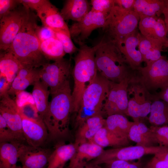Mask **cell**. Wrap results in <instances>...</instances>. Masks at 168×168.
<instances>
[{
  "label": "cell",
  "mask_w": 168,
  "mask_h": 168,
  "mask_svg": "<svg viewBox=\"0 0 168 168\" xmlns=\"http://www.w3.org/2000/svg\"><path fill=\"white\" fill-rule=\"evenodd\" d=\"M146 168H168V148L164 147L146 164Z\"/></svg>",
  "instance_id": "e575fe53"
},
{
  "label": "cell",
  "mask_w": 168,
  "mask_h": 168,
  "mask_svg": "<svg viewBox=\"0 0 168 168\" xmlns=\"http://www.w3.org/2000/svg\"><path fill=\"white\" fill-rule=\"evenodd\" d=\"M128 104L127 116L131 117L134 122H142L150 114L152 100V94L139 83L131 82L128 90Z\"/></svg>",
  "instance_id": "ba28073f"
},
{
  "label": "cell",
  "mask_w": 168,
  "mask_h": 168,
  "mask_svg": "<svg viewBox=\"0 0 168 168\" xmlns=\"http://www.w3.org/2000/svg\"><path fill=\"white\" fill-rule=\"evenodd\" d=\"M18 142L0 143V168H16L18 160Z\"/></svg>",
  "instance_id": "f1b7e54d"
},
{
  "label": "cell",
  "mask_w": 168,
  "mask_h": 168,
  "mask_svg": "<svg viewBox=\"0 0 168 168\" xmlns=\"http://www.w3.org/2000/svg\"><path fill=\"white\" fill-rule=\"evenodd\" d=\"M102 44L96 50L95 61L98 73L109 80L119 83L133 79L136 71L132 69L116 44L104 37Z\"/></svg>",
  "instance_id": "277c9868"
},
{
  "label": "cell",
  "mask_w": 168,
  "mask_h": 168,
  "mask_svg": "<svg viewBox=\"0 0 168 168\" xmlns=\"http://www.w3.org/2000/svg\"><path fill=\"white\" fill-rule=\"evenodd\" d=\"M104 150V148L92 141L80 144L69 161L68 168L92 161L99 156Z\"/></svg>",
  "instance_id": "7402d4cb"
},
{
  "label": "cell",
  "mask_w": 168,
  "mask_h": 168,
  "mask_svg": "<svg viewBox=\"0 0 168 168\" xmlns=\"http://www.w3.org/2000/svg\"><path fill=\"white\" fill-rule=\"evenodd\" d=\"M159 146L168 148V125L150 127Z\"/></svg>",
  "instance_id": "74e56055"
},
{
  "label": "cell",
  "mask_w": 168,
  "mask_h": 168,
  "mask_svg": "<svg viewBox=\"0 0 168 168\" xmlns=\"http://www.w3.org/2000/svg\"><path fill=\"white\" fill-rule=\"evenodd\" d=\"M50 94L51 100L42 120L48 131V139L58 140L66 138L69 134L70 117L73 113L72 92L69 80Z\"/></svg>",
  "instance_id": "6da1fadb"
},
{
  "label": "cell",
  "mask_w": 168,
  "mask_h": 168,
  "mask_svg": "<svg viewBox=\"0 0 168 168\" xmlns=\"http://www.w3.org/2000/svg\"><path fill=\"white\" fill-rule=\"evenodd\" d=\"M148 120L151 126L168 125V103L159 99L153 100Z\"/></svg>",
  "instance_id": "1f68e13d"
},
{
  "label": "cell",
  "mask_w": 168,
  "mask_h": 168,
  "mask_svg": "<svg viewBox=\"0 0 168 168\" xmlns=\"http://www.w3.org/2000/svg\"><path fill=\"white\" fill-rule=\"evenodd\" d=\"M167 30V39L168 40V24H166Z\"/></svg>",
  "instance_id": "681fc988"
},
{
  "label": "cell",
  "mask_w": 168,
  "mask_h": 168,
  "mask_svg": "<svg viewBox=\"0 0 168 168\" xmlns=\"http://www.w3.org/2000/svg\"><path fill=\"white\" fill-rule=\"evenodd\" d=\"M30 11L23 6L15 9L0 19V49L8 50L28 17Z\"/></svg>",
  "instance_id": "9c48e42d"
},
{
  "label": "cell",
  "mask_w": 168,
  "mask_h": 168,
  "mask_svg": "<svg viewBox=\"0 0 168 168\" xmlns=\"http://www.w3.org/2000/svg\"><path fill=\"white\" fill-rule=\"evenodd\" d=\"M70 168H103L100 165L95 164L91 161L89 162L81 164Z\"/></svg>",
  "instance_id": "7dc6e473"
},
{
  "label": "cell",
  "mask_w": 168,
  "mask_h": 168,
  "mask_svg": "<svg viewBox=\"0 0 168 168\" xmlns=\"http://www.w3.org/2000/svg\"><path fill=\"white\" fill-rule=\"evenodd\" d=\"M48 149L21 143L18 151V160L25 168H45L51 153Z\"/></svg>",
  "instance_id": "2e32d148"
},
{
  "label": "cell",
  "mask_w": 168,
  "mask_h": 168,
  "mask_svg": "<svg viewBox=\"0 0 168 168\" xmlns=\"http://www.w3.org/2000/svg\"><path fill=\"white\" fill-rule=\"evenodd\" d=\"M141 34L137 29L116 43L126 62L134 71L137 70L143 62L139 46Z\"/></svg>",
  "instance_id": "e0dca14e"
},
{
  "label": "cell",
  "mask_w": 168,
  "mask_h": 168,
  "mask_svg": "<svg viewBox=\"0 0 168 168\" xmlns=\"http://www.w3.org/2000/svg\"><path fill=\"white\" fill-rule=\"evenodd\" d=\"M23 134L28 144L35 147H41L48 139L47 128L39 117L28 116L20 107Z\"/></svg>",
  "instance_id": "5bb4252c"
},
{
  "label": "cell",
  "mask_w": 168,
  "mask_h": 168,
  "mask_svg": "<svg viewBox=\"0 0 168 168\" xmlns=\"http://www.w3.org/2000/svg\"><path fill=\"white\" fill-rule=\"evenodd\" d=\"M20 142L0 114V142ZM22 143V142H21Z\"/></svg>",
  "instance_id": "8d00e7d4"
},
{
  "label": "cell",
  "mask_w": 168,
  "mask_h": 168,
  "mask_svg": "<svg viewBox=\"0 0 168 168\" xmlns=\"http://www.w3.org/2000/svg\"><path fill=\"white\" fill-rule=\"evenodd\" d=\"M103 41L102 38L92 47L89 46L84 43L78 44L79 47L74 58L75 64L72 70L74 80L72 92L73 113H76L77 111L84 92L98 74L95 54Z\"/></svg>",
  "instance_id": "3957f363"
},
{
  "label": "cell",
  "mask_w": 168,
  "mask_h": 168,
  "mask_svg": "<svg viewBox=\"0 0 168 168\" xmlns=\"http://www.w3.org/2000/svg\"><path fill=\"white\" fill-rule=\"evenodd\" d=\"M41 51L48 61H56L63 58L66 54L60 42L56 37H53L40 42Z\"/></svg>",
  "instance_id": "d6a6232c"
},
{
  "label": "cell",
  "mask_w": 168,
  "mask_h": 168,
  "mask_svg": "<svg viewBox=\"0 0 168 168\" xmlns=\"http://www.w3.org/2000/svg\"><path fill=\"white\" fill-rule=\"evenodd\" d=\"M40 69L23 67L12 83L8 94L16 95L40 80Z\"/></svg>",
  "instance_id": "44dd1931"
},
{
  "label": "cell",
  "mask_w": 168,
  "mask_h": 168,
  "mask_svg": "<svg viewBox=\"0 0 168 168\" xmlns=\"http://www.w3.org/2000/svg\"><path fill=\"white\" fill-rule=\"evenodd\" d=\"M152 101L155 100H161L168 103V87L161 90L159 92L152 94Z\"/></svg>",
  "instance_id": "bcb514c9"
},
{
  "label": "cell",
  "mask_w": 168,
  "mask_h": 168,
  "mask_svg": "<svg viewBox=\"0 0 168 168\" xmlns=\"http://www.w3.org/2000/svg\"><path fill=\"white\" fill-rule=\"evenodd\" d=\"M35 33L40 42L55 37L54 32L52 29L43 25L42 26H36Z\"/></svg>",
  "instance_id": "b9f144b4"
},
{
  "label": "cell",
  "mask_w": 168,
  "mask_h": 168,
  "mask_svg": "<svg viewBox=\"0 0 168 168\" xmlns=\"http://www.w3.org/2000/svg\"><path fill=\"white\" fill-rule=\"evenodd\" d=\"M139 19V15L134 10H126L114 3L102 28L107 38L116 43L137 29Z\"/></svg>",
  "instance_id": "8992f818"
},
{
  "label": "cell",
  "mask_w": 168,
  "mask_h": 168,
  "mask_svg": "<svg viewBox=\"0 0 168 168\" xmlns=\"http://www.w3.org/2000/svg\"><path fill=\"white\" fill-rule=\"evenodd\" d=\"M105 119L101 114L86 120L77 128L74 143L77 147L80 144L91 141L97 132L105 126Z\"/></svg>",
  "instance_id": "ffe728a7"
},
{
  "label": "cell",
  "mask_w": 168,
  "mask_h": 168,
  "mask_svg": "<svg viewBox=\"0 0 168 168\" xmlns=\"http://www.w3.org/2000/svg\"><path fill=\"white\" fill-rule=\"evenodd\" d=\"M11 85L6 77L0 73V97L8 93Z\"/></svg>",
  "instance_id": "ee69618b"
},
{
  "label": "cell",
  "mask_w": 168,
  "mask_h": 168,
  "mask_svg": "<svg viewBox=\"0 0 168 168\" xmlns=\"http://www.w3.org/2000/svg\"><path fill=\"white\" fill-rule=\"evenodd\" d=\"M91 10L108 16L114 5V0H91Z\"/></svg>",
  "instance_id": "f35d334b"
},
{
  "label": "cell",
  "mask_w": 168,
  "mask_h": 168,
  "mask_svg": "<svg viewBox=\"0 0 168 168\" xmlns=\"http://www.w3.org/2000/svg\"><path fill=\"white\" fill-rule=\"evenodd\" d=\"M42 25L53 30H62L69 32V28L58 9L50 2H47L36 11Z\"/></svg>",
  "instance_id": "d6986e66"
},
{
  "label": "cell",
  "mask_w": 168,
  "mask_h": 168,
  "mask_svg": "<svg viewBox=\"0 0 168 168\" xmlns=\"http://www.w3.org/2000/svg\"><path fill=\"white\" fill-rule=\"evenodd\" d=\"M91 7L86 0H67L65 2L60 13L65 20L75 22L81 21L91 11Z\"/></svg>",
  "instance_id": "cb8c5ba5"
},
{
  "label": "cell",
  "mask_w": 168,
  "mask_h": 168,
  "mask_svg": "<svg viewBox=\"0 0 168 168\" xmlns=\"http://www.w3.org/2000/svg\"><path fill=\"white\" fill-rule=\"evenodd\" d=\"M129 140L128 138L117 136L104 126L97 132L91 141L103 148L108 147L117 148L130 146Z\"/></svg>",
  "instance_id": "4316f807"
},
{
  "label": "cell",
  "mask_w": 168,
  "mask_h": 168,
  "mask_svg": "<svg viewBox=\"0 0 168 168\" xmlns=\"http://www.w3.org/2000/svg\"><path fill=\"white\" fill-rule=\"evenodd\" d=\"M165 7L163 11L164 16V21L166 24H168V0H165Z\"/></svg>",
  "instance_id": "c3c4849f"
},
{
  "label": "cell",
  "mask_w": 168,
  "mask_h": 168,
  "mask_svg": "<svg viewBox=\"0 0 168 168\" xmlns=\"http://www.w3.org/2000/svg\"><path fill=\"white\" fill-rule=\"evenodd\" d=\"M164 44L159 40L147 38L140 35L139 46L142 57L152 49L158 47H164Z\"/></svg>",
  "instance_id": "ab89813d"
},
{
  "label": "cell",
  "mask_w": 168,
  "mask_h": 168,
  "mask_svg": "<svg viewBox=\"0 0 168 168\" xmlns=\"http://www.w3.org/2000/svg\"><path fill=\"white\" fill-rule=\"evenodd\" d=\"M16 168H25L22 166H17Z\"/></svg>",
  "instance_id": "f907efd6"
},
{
  "label": "cell",
  "mask_w": 168,
  "mask_h": 168,
  "mask_svg": "<svg viewBox=\"0 0 168 168\" xmlns=\"http://www.w3.org/2000/svg\"><path fill=\"white\" fill-rule=\"evenodd\" d=\"M128 138L137 145L147 147L158 146L154 134L150 127L143 122H133L129 130Z\"/></svg>",
  "instance_id": "603a6c76"
},
{
  "label": "cell",
  "mask_w": 168,
  "mask_h": 168,
  "mask_svg": "<svg viewBox=\"0 0 168 168\" xmlns=\"http://www.w3.org/2000/svg\"><path fill=\"white\" fill-rule=\"evenodd\" d=\"M164 147L157 146L147 147L136 145L104 150L100 155L91 162L100 165L116 160L127 161L139 159L147 154H154L161 151Z\"/></svg>",
  "instance_id": "30bf717a"
},
{
  "label": "cell",
  "mask_w": 168,
  "mask_h": 168,
  "mask_svg": "<svg viewBox=\"0 0 168 168\" xmlns=\"http://www.w3.org/2000/svg\"><path fill=\"white\" fill-rule=\"evenodd\" d=\"M165 7V0H135L134 11L140 17H160Z\"/></svg>",
  "instance_id": "83f0119b"
},
{
  "label": "cell",
  "mask_w": 168,
  "mask_h": 168,
  "mask_svg": "<svg viewBox=\"0 0 168 168\" xmlns=\"http://www.w3.org/2000/svg\"><path fill=\"white\" fill-rule=\"evenodd\" d=\"M0 114L21 142H26L22 130L20 108L8 93L0 97Z\"/></svg>",
  "instance_id": "9a60e30c"
},
{
  "label": "cell",
  "mask_w": 168,
  "mask_h": 168,
  "mask_svg": "<svg viewBox=\"0 0 168 168\" xmlns=\"http://www.w3.org/2000/svg\"><path fill=\"white\" fill-rule=\"evenodd\" d=\"M0 53V73L4 75L12 84L20 70L23 67L19 61L9 50Z\"/></svg>",
  "instance_id": "484cf974"
},
{
  "label": "cell",
  "mask_w": 168,
  "mask_h": 168,
  "mask_svg": "<svg viewBox=\"0 0 168 168\" xmlns=\"http://www.w3.org/2000/svg\"><path fill=\"white\" fill-rule=\"evenodd\" d=\"M104 164V168H146V165L141 159L136 162L121 160H113Z\"/></svg>",
  "instance_id": "d590c367"
},
{
  "label": "cell",
  "mask_w": 168,
  "mask_h": 168,
  "mask_svg": "<svg viewBox=\"0 0 168 168\" xmlns=\"http://www.w3.org/2000/svg\"><path fill=\"white\" fill-rule=\"evenodd\" d=\"M35 15L30 12L8 50L23 67L38 68L48 61L42 54L35 33Z\"/></svg>",
  "instance_id": "7a4b0ae2"
},
{
  "label": "cell",
  "mask_w": 168,
  "mask_h": 168,
  "mask_svg": "<svg viewBox=\"0 0 168 168\" xmlns=\"http://www.w3.org/2000/svg\"><path fill=\"white\" fill-rule=\"evenodd\" d=\"M138 23L142 35L159 40L164 45L167 39V30L164 20L160 17H140Z\"/></svg>",
  "instance_id": "ac0fdd59"
},
{
  "label": "cell",
  "mask_w": 168,
  "mask_h": 168,
  "mask_svg": "<svg viewBox=\"0 0 168 168\" xmlns=\"http://www.w3.org/2000/svg\"><path fill=\"white\" fill-rule=\"evenodd\" d=\"M133 80L126 79L119 83L112 82L104 105L102 114L108 116L120 114L127 116L128 104V90Z\"/></svg>",
  "instance_id": "8fae6325"
},
{
  "label": "cell",
  "mask_w": 168,
  "mask_h": 168,
  "mask_svg": "<svg viewBox=\"0 0 168 168\" xmlns=\"http://www.w3.org/2000/svg\"><path fill=\"white\" fill-rule=\"evenodd\" d=\"M53 31L55 37L62 44L66 54H71L78 51L79 48L73 44L71 40L70 32L62 30Z\"/></svg>",
  "instance_id": "836d02e7"
},
{
  "label": "cell",
  "mask_w": 168,
  "mask_h": 168,
  "mask_svg": "<svg viewBox=\"0 0 168 168\" xmlns=\"http://www.w3.org/2000/svg\"><path fill=\"white\" fill-rule=\"evenodd\" d=\"M71 70L70 60L64 58L52 63H48L40 69V81L49 88L51 93L68 80Z\"/></svg>",
  "instance_id": "7c38bea8"
},
{
  "label": "cell",
  "mask_w": 168,
  "mask_h": 168,
  "mask_svg": "<svg viewBox=\"0 0 168 168\" xmlns=\"http://www.w3.org/2000/svg\"><path fill=\"white\" fill-rule=\"evenodd\" d=\"M107 16L91 9L81 21L70 26L71 37L78 44L84 43L94 30L104 27Z\"/></svg>",
  "instance_id": "4fadbf2b"
},
{
  "label": "cell",
  "mask_w": 168,
  "mask_h": 168,
  "mask_svg": "<svg viewBox=\"0 0 168 168\" xmlns=\"http://www.w3.org/2000/svg\"><path fill=\"white\" fill-rule=\"evenodd\" d=\"M135 0H114L115 4L128 11L134 10Z\"/></svg>",
  "instance_id": "f6af8a7d"
},
{
  "label": "cell",
  "mask_w": 168,
  "mask_h": 168,
  "mask_svg": "<svg viewBox=\"0 0 168 168\" xmlns=\"http://www.w3.org/2000/svg\"><path fill=\"white\" fill-rule=\"evenodd\" d=\"M19 4V0H0V19L15 9Z\"/></svg>",
  "instance_id": "60d3db41"
},
{
  "label": "cell",
  "mask_w": 168,
  "mask_h": 168,
  "mask_svg": "<svg viewBox=\"0 0 168 168\" xmlns=\"http://www.w3.org/2000/svg\"><path fill=\"white\" fill-rule=\"evenodd\" d=\"M33 86L32 96L35 105L36 111L39 118L42 120L49 105V88L40 81L35 82Z\"/></svg>",
  "instance_id": "4dcf8cb0"
},
{
  "label": "cell",
  "mask_w": 168,
  "mask_h": 168,
  "mask_svg": "<svg viewBox=\"0 0 168 168\" xmlns=\"http://www.w3.org/2000/svg\"><path fill=\"white\" fill-rule=\"evenodd\" d=\"M47 1V0H19L20 4L25 8L35 10L39 9Z\"/></svg>",
  "instance_id": "7bdbcfd3"
},
{
  "label": "cell",
  "mask_w": 168,
  "mask_h": 168,
  "mask_svg": "<svg viewBox=\"0 0 168 168\" xmlns=\"http://www.w3.org/2000/svg\"><path fill=\"white\" fill-rule=\"evenodd\" d=\"M77 147L74 143L57 145L50 155L47 168H64L73 156Z\"/></svg>",
  "instance_id": "d4e9b609"
},
{
  "label": "cell",
  "mask_w": 168,
  "mask_h": 168,
  "mask_svg": "<svg viewBox=\"0 0 168 168\" xmlns=\"http://www.w3.org/2000/svg\"><path fill=\"white\" fill-rule=\"evenodd\" d=\"M133 122L125 116L114 114L106 117L104 127L119 137L128 138L129 130Z\"/></svg>",
  "instance_id": "f546056e"
},
{
  "label": "cell",
  "mask_w": 168,
  "mask_h": 168,
  "mask_svg": "<svg viewBox=\"0 0 168 168\" xmlns=\"http://www.w3.org/2000/svg\"><path fill=\"white\" fill-rule=\"evenodd\" d=\"M133 82L138 83L147 91L154 94L158 89L168 87V60L162 56L158 60L140 67L136 71Z\"/></svg>",
  "instance_id": "52a82bcc"
},
{
  "label": "cell",
  "mask_w": 168,
  "mask_h": 168,
  "mask_svg": "<svg viewBox=\"0 0 168 168\" xmlns=\"http://www.w3.org/2000/svg\"><path fill=\"white\" fill-rule=\"evenodd\" d=\"M112 83L98 73L96 77L86 88L82 95L78 109L76 113V128H77L89 118L102 115Z\"/></svg>",
  "instance_id": "5b68a950"
}]
</instances>
